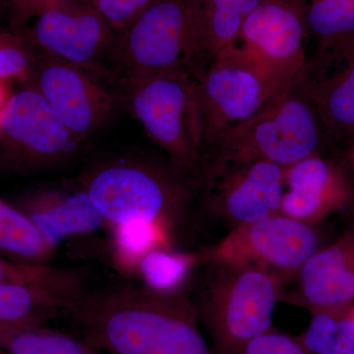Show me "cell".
<instances>
[{"label": "cell", "mask_w": 354, "mask_h": 354, "mask_svg": "<svg viewBox=\"0 0 354 354\" xmlns=\"http://www.w3.org/2000/svg\"><path fill=\"white\" fill-rule=\"evenodd\" d=\"M299 278L313 311L348 308L354 301V235L317 251L300 268Z\"/></svg>", "instance_id": "cell-17"}, {"label": "cell", "mask_w": 354, "mask_h": 354, "mask_svg": "<svg viewBox=\"0 0 354 354\" xmlns=\"http://www.w3.org/2000/svg\"><path fill=\"white\" fill-rule=\"evenodd\" d=\"M346 64L325 77L304 66L297 81L323 127L339 140L354 143V48L344 50Z\"/></svg>", "instance_id": "cell-18"}, {"label": "cell", "mask_w": 354, "mask_h": 354, "mask_svg": "<svg viewBox=\"0 0 354 354\" xmlns=\"http://www.w3.org/2000/svg\"><path fill=\"white\" fill-rule=\"evenodd\" d=\"M344 354H354V351H351V353H344Z\"/></svg>", "instance_id": "cell-33"}, {"label": "cell", "mask_w": 354, "mask_h": 354, "mask_svg": "<svg viewBox=\"0 0 354 354\" xmlns=\"http://www.w3.org/2000/svg\"><path fill=\"white\" fill-rule=\"evenodd\" d=\"M0 285L39 286L75 300L84 291L76 272L46 265L28 264L0 255Z\"/></svg>", "instance_id": "cell-25"}, {"label": "cell", "mask_w": 354, "mask_h": 354, "mask_svg": "<svg viewBox=\"0 0 354 354\" xmlns=\"http://www.w3.org/2000/svg\"><path fill=\"white\" fill-rule=\"evenodd\" d=\"M353 309H354V307H353Z\"/></svg>", "instance_id": "cell-35"}, {"label": "cell", "mask_w": 354, "mask_h": 354, "mask_svg": "<svg viewBox=\"0 0 354 354\" xmlns=\"http://www.w3.org/2000/svg\"><path fill=\"white\" fill-rule=\"evenodd\" d=\"M302 348L311 354H344L354 351V309L313 311L302 335Z\"/></svg>", "instance_id": "cell-23"}, {"label": "cell", "mask_w": 354, "mask_h": 354, "mask_svg": "<svg viewBox=\"0 0 354 354\" xmlns=\"http://www.w3.org/2000/svg\"><path fill=\"white\" fill-rule=\"evenodd\" d=\"M37 51L27 84L43 95L72 134L85 143L122 104L118 88L78 65Z\"/></svg>", "instance_id": "cell-9"}, {"label": "cell", "mask_w": 354, "mask_h": 354, "mask_svg": "<svg viewBox=\"0 0 354 354\" xmlns=\"http://www.w3.org/2000/svg\"><path fill=\"white\" fill-rule=\"evenodd\" d=\"M37 53L24 34L0 31V80L27 83Z\"/></svg>", "instance_id": "cell-27"}, {"label": "cell", "mask_w": 354, "mask_h": 354, "mask_svg": "<svg viewBox=\"0 0 354 354\" xmlns=\"http://www.w3.org/2000/svg\"><path fill=\"white\" fill-rule=\"evenodd\" d=\"M348 160L349 162H351V169H353L354 172V143L349 148Z\"/></svg>", "instance_id": "cell-32"}, {"label": "cell", "mask_w": 354, "mask_h": 354, "mask_svg": "<svg viewBox=\"0 0 354 354\" xmlns=\"http://www.w3.org/2000/svg\"><path fill=\"white\" fill-rule=\"evenodd\" d=\"M176 67L192 71L186 2L155 0L127 29L116 35L109 71L116 85L118 81Z\"/></svg>", "instance_id": "cell-8"}, {"label": "cell", "mask_w": 354, "mask_h": 354, "mask_svg": "<svg viewBox=\"0 0 354 354\" xmlns=\"http://www.w3.org/2000/svg\"><path fill=\"white\" fill-rule=\"evenodd\" d=\"M307 31L319 43L318 55L354 46V0H297Z\"/></svg>", "instance_id": "cell-20"}, {"label": "cell", "mask_w": 354, "mask_h": 354, "mask_svg": "<svg viewBox=\"0 0 354 354\" xmlns=\"http://www.w3.org/2000/svg\"><path fill=\"white\" fill-rule=\"evenodd\" d=\"M37 50L78 65L115 86L109 58L116 32L88 0H62L39 14L24 32Z\"/></svg>", "instance_id": "cell-10"}, {"label": "cell", "mask_w": 354, "mask_h": 354, "mask_svg": "<svg viewBox=\"0 0 354 354\" xmlns=\"http://www.w3.org/2000/svg\"><path fill=\"white\" fill-rule=\"evenodd\" d=\"M195 81L190 69L176 67L116 83L123 106L183 174L196 172L201 167Z\"/></svg>", "instance_id": "cell-4"}, {"label": "cell", "mask_w": 354, "mask_h": 354, "mask_svg": "<svg viewBox=\"0 0 354 354\" xmlns=\"http://www.w3.org/2000/svg\"><path fill=\"white\" fill-rule=\"evenodd\" d=\"M169 225L158 221H135L111 227L113 261L122 271L136 272L142 258L167 247Z\"/></svg>", "instance_id": "cell-24"}, {"label": "cell", "mask_w": 354, "mask_h": 354, "mask_svg": "<svg viewBox=\"0 0 354 354\" xmlns=\"http://www.w3.org/2000/svg\"><path fill=\"white\" fill-rule=\"evenodd\" d=\"M0 351L4 354H99L85 339L50 329L44 324L1 328Z\"/></svg>", "instance_id": "cell-22"}, {"label": "cell", "mask_w": 354, "mask_h": 354, "mask_svg": "<svg viewBox=\"0 0 354 354\" xmlns=\"http://www.w3.org/2000/svg\"><path fill=\"white\" fill-rule=\"evenodd\" d=\"M0 354H4L3 353H2V351H0Z\"/></svg>", "instance_id": "cell-34"}, {"label": "cell", "mask_w": 354, "mask_h": 354, "mask_svg": "<svg viewBox=\"0 0 354 354\" xmlns=\"http://www.w3.org/2000/svg\"><path fill=\"white\" fill-rule=\"evenodd\" d=\"M116 34L124 31L155 0H88Z\"/></svg>", "instance_id": "cell-28"}, {"label": "cell", "mask_w": 354, "mask_h": 354, "mask_svg": "<svg viewBox=\"0 0 354 354\" xmlns=\"http://www.w3.org/2000/svg\"><path fill=\"white\" fill-rule=\"evenodd\" d=\"M53 248L71 236L104 227L85 191L78 187H46L28 192L16 203Z\"/></svg>", "instance_id": "cell-15"}, {"label": "cell", "mask_w": 354, "mask_h": 354, "mask_svg": "<svg viewBox=\"0 0 354 354\" xmlns=\"http://www.w3.org/2000/svg\"><path fill=\"white\" fill-rule=\"evenodd\" d=\"M263 0H185L189 23L190 60L197 76L213 60L239 43L247 16Z\"/></svg>", "instance_id": "cell-16"}, {"label": "cell", "mask_w": 354, "mask_h": 354, "mask_svg": "<svg viewBox=\"0 0 354 354\" xmlns=\"http://www.w3.org/2000/svg\"><path fill=\"white\" fill-rule=\"evenodd\" d=\"M55 249L20 209L0 198V255L28 264L46 265Z\"/></svg>", "instance_id": "cell-21"}, {"label": "cell", "mask_w": 354, "mask_h": 354, "mask_svg": "<svg viewBox=\"0 0 354 354\" xmlns=\"http://www.w3.org/2000/svg\"><path fill=\"white\" fill-rule=\"evenodd\" d=\"M78 185L109 228L135 221L169 225L188 196L171 172L132 157L91 165L79 177Z\"/></svg>", "instance_id": "cell-3"}, {"label": "cell", "mask_w": 354, "mask_h": 354, "mask_svg": "<svg viewBox=\"0 0 354 354\" xmlns=\"http://www.w3.org/2000/svg\"><path fill=\"white\" fill-rule=\"evenodd\" d=\"M72 302L39 286L0 285V329L44 324L60 312H66Z\"/></svg>", "instance_id": "cell-19"}, {"label": "cell", "mask_w": 354, "mask_h": 354, "mask_svg": "<svg viewBox=\"0 0 354 354\" xmlns=\"http://www.w3.org/2000/svg\"><path fill=\"white\" fill-rule=\"evenodd\" d=\"M242 354H307L299 341L279 334L269 332L258 335L246 344Z\"/></svg>", "instance_id": "cell-29"}, {"label": "cell", "mask_w": 354, "mask_h": 354, "mask_svg": "<svg viewBox=\"0 0 354 354\" xmlns=\"http://www.w3.org/2000/svg\"><path fill=\"white\" fill-rule=\"evenodd\" d=\"M192 254L174 252L169 247L146 254L137 266L142 285L158 292H176L197 262Z\"/></svg>", "instance_id": "cell-26"}, {"label": "cell", "mask_w": 354, "mask_h": 354, "mask_svg": "<svg viewBox=\"0 0 354 354\" xmlns=\"http://www.w3.org/2000/svg\"><path fill=\"white\" fill-rule=\"evenodd\" d=\"M286 84L239 44L220 53L195 81L201 160L223 133L252 118Z\"/></svg>", "instance_id": "cell-5"}, {"label": "cell", "mask_w": 354, "mask_h": 354, "mask_svg": "<svg viewBox=\"0 0 354 354\" xmlns=\"http://www.w3.org/2000/svg\"><path fill=\"white\" fill-rule=\"evenodd\" d=\"M322 127L297 77L252 118L223 133L203 153L202 160L209 157L202 165L267 160L286 169L319 155Z\"/></svg>", "instance_id": "cell-2"}, {"label": "cell", "mask_w": 354, "mask_h": 354, "mask_svg": "<svg viewBox=\"0 0 354 354\" xmlns=\"http://www.w3.org/2000/svg\"><path fill=\"white\" fill-rule=\"evenodd\" d=\"M95 349L109 354H211L184 295L120 283L84 290L67 309Z\"/></svg>", "instance_id": "cell-1"}, {"label": "cell", "mask_w": 354, "mask_h": 354, "mask_svg": "<svg viewBox=\"0 0 354 354\" xmlns=\"http://www.w3.org/2000/svg\"><path fill=\"white\" fill-rule=\"evenodd\" d=\"M203 169L211 204L239 225L281 214L285 167L249 160L205 165Z\"/></svg>", "instance_id": "cell-12"}, {"label": "cell", "mask_w": 354, "mask_h": 354, "mask_svg": "<svg viewBox=\"0 0 354 354\" xmlns=\"http://www.w3.org/2000/svg\"><path fill=\"white\" fill-rule=\"evenodd\" d=\"M306 32L297 0H263L244 21L239 43L279 80L288 83L306 62Z\"/></svg>", "instance_id": "cell-13"}, {"label": "cell", "mask_w": 354, "mask_h": 354, "mask_svg": "<svg viewBox=\"0 0 354 354\" xmlns=\"http://www.w3.org/2000/svg\"><path fill=\"white\" fill-rule=\"evenodd\" d=\"M62 0H9L10 19L16 29L24 27L46 9Z\"/></svg>", "instance_id": "cell-30"}, {"label": "cell", "mask_w": 354, "mask_h": 354, "mask_svg": "<svg viewBox=\"0 0 354 354\" xmlns=\"http://www.w3.org/2000/svg\"><path fill=\"white\" fill-rule=\"evenodd\" d=\"M213 263L216 271L203 295L202 318L216 354H242L251 339L272 329L276 277L257 266Z\"/></svg>", "instance_id": "cell-6"}, {"label": "cell", "mask_w": 354, "mask_h": 354, "mask_svg": "<svg viewBox=\"0 0 354 354\" xmlns=\"http://www.w3.org/2000/svg\"><path fill=\"white\" fill-rule=\"evenodd\" d=\"M12 81L0 80V127H1L2 118L6 111L7 102L12 95L11 91Z\"/></svg>", "instance_id": "cell-31"}, {"label": "cell", "mask_w": 354, "mask_h": 354, "mask_svg": "<svg viewBox=\"0 0 354 354\" xmlns=\"http://www.w3.org/2000/svg\"><path fill=\"white\" fill-rule=\"evenodd\" d=\"M281 214L302 221L315 223L339 208L348 198V186L335 165L319 155L286 167Z\"/></svg>", "instance_id": "cell-14"}, {"label": "cell", "mask_w": 354, "mask_h": 354, "mask_svg": "<svg viewBox=\"0 0 354 354\" xmlns=\"http://www.w3.org/2000/svg\"><path fill=\"white\" fill-rule=\"evenodd\" d=\"M319 250V237L307 223L290 216H271L243 223L212 251L214 262L253 265L267 271H299Z\"/></svg>", "instance_id": "cell-11"}, {"label": "cell", "mask_w": 354, "mask_h": 354, "mask_svg": "<svg viewBox=\"0 0 354 354\" xmlns=\"http://www.w3.org/2000/svg\"><path fill=\"white\" fill-rule=\"evenodd\" d=\"M77 139L30 84L13 92L0 127V171L31 172L65 164L81 152Z\"/></svg>", "instance_id": "cell-7"}]
</instances>
